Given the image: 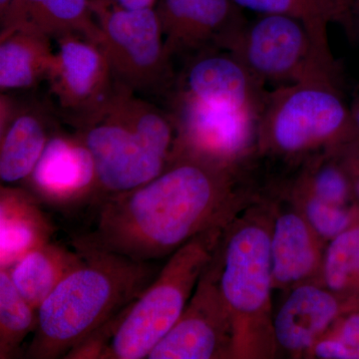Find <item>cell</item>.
Segmentation results:
<instances>
[{
  "mask_svg": "<svg viewBox=\"0 0 359 359\" xmlns=\"http://www.w3.org/2000/svg\"><path fill=\"white\" fill-rule=\"evenodd\" d=\"M306 212L309 226L323 238L332 240L353 226V212L344 205L330 204L316 196L309 201Z\"/></svg>",
  "mask_w": 359,
  "mask_h": 359,
  "instance_id": "obj_26",
  "label": "cell"
},
{
  "mask_svg": "<svg viewBox=\"0 0 359 359\" xmlns=\"http://www.w3.org/2000/svg\"><path fill=\"white\" fill-rule=\"evenodd\" d=\"M222 49L237 56L264 85L311 77L339 80V73L318 61L306 26L292 16L264 14L252 25L245 23Z\"/></svg>",
  "mask_w": 359,
  "mask_h": 359,
  "instance_id": "obj_8",
  "label": "cell"
},
{
  "mask_svg": "<svg viewBox=\"0 0 359 359\" xmlns=\"http://www.w3.org/2000/svg\"><path fill=\"white\" fill-rule=\"evenodd\" d=\"M351 112L353 116L354 126H355L356 132H358L359 136V87L354 92L353 100L351 104Z\"/></svg>",
  "mask_w": 359,
  "mask_h": 359,
  "instance_id": "obj_33",
  "label": "cell"
},
{
  "mask_svg": "<svg viewBox=\"0 0 359 359\" xmlns=\"http://www.w3.org/2000/svg\"><path fill=\"white\" fill-rule=\"evenodd\" d=\"M309 18L308 32L313 41L318 61L328 70L339 72L327 39V25L330 22L341 23L344 18L335 0H302Z\"/></svg>",
  "mask_w": 359,
  "mask_h": 359,
  "instance_id": "obj_24",
  "label": "cell"
},
{
  "mask_svg": "<svg viewBox=\"0 0 359 359\" xmlns=\"http://www.w3.org/2000/svg\"><path fill=\"white\" fill-rule=\"evenodd\" d=\"M73 245L83 261L40 306L27 358H67L136 301L158 275L152 262L77 241Z\"/></svg>",
  "mask_w": 359,
  "mask_h": 359,
  "instance_id": "obj_2",
  "label": "cell"
},
{
  "mask_svg": "<svg viewBox=\"0 0 359 359\" xmlns=\"http://www.w3.org/2000/svg\"><path fill=\"white\" fill-rule=\"evenodd\" d=\"M156 0H115V4L129 11L154 8Z\"/></svg>",
  "mask_w": 359,
  "mask_h": 359,
  "instance_id": "obj_32",
  "label": "cell"
},
{
  "mask_svg": "<svg viewBox=\"0 0 359 359\" xmlns=\"http://www.w3.org/2000/svg\"><path fill=\"white\" fill-rule=\"evenodd\" d=\"M330 290L359 302V224L332 238L323 266Z\"/></svg>",
  "mask_w": 359,
  "mask_h": 359,
  "instance_id": "obj_23",
  "label": "cell"
},
{
  "mask_svg": "<svg viewBox=\"0 0 359 359\" xmlns=\"http://www.w3.org/2000/svg\"><path fill=\"white\" fill-rule=\"evenodd\" d=\"M23 26L51 39L81 34L99 44L98 23L91 0H13L1 18V28Z\"/></svg>",
  "mask_w": 359,
  "mask_h": 359,
  "instance_id": "obj_18",
  "label": "cell"
},
{
  "mask_svg": "<svg viewBox=\"0 0 359 359\" xmlns=\"http://www.w3.org/2000/svg\"><path fill=\"white\" fill-rule=\"evenodd\" d=\"M89 149L95 165L99 201L128 192L155 179L171 160L132 128L115 112L108 100L72 123Z\"/></svg>",
  "mask_w": 359,
  "mask_h": 359,
  "instance_id": "obj_7",
  "label": "cell"
},
{
  "mask_svg": "<svg viewBox=\"0 0 359 359\" xmlns=\"http://www.w3.org/2000/svg\"><path fill=\"white\" fill-rule=\"evenodd\" d=\"M36 325V309L14 287L7 269H0V359L15 358Z\"/></svg>",
  "mask_w": 359,
  "mask_h": 359,
  "instance_id": "obj_22",
  "label": "cell"
},
{
  "mask_svg": "<svg viewBox=\"0 0 359 359\" xmlns=\"http://www.w3.org/2000/svg\"><path fill=\"white\" fill-rule=\"evenodd\" d=\"M238 7L263 14H282L301 20L308 30L309 18L302 0H233Z\"/></svg>",
  "mask_w": 359,
  "mask_h": 359,
  "instance_id": "obj_27",
  "label": "cell"
},
{
  "mask_svg": "<svg viewBox=\"0 0 359 359\" xmlns=\"http://www.w3.org/2000/svg\"><path fill=\"white\" fill-rule=\"evenodd\" d=\"M339 309L334 294L313 285H302L290 294L276 314L273 339L287 351H304L330 327Z\"/></svg>",
  "mask_w": 359,
  "mask_h": 359,
  "instance_id": "obj_17",
  "label": "cell"
},
{
  "mask_svg": "<svg viewBox=\"0 0 359 359\" xmlns=\"http://www.w3.org/2000/svg\"><path fill=\"white\" fill-rule=\"evenodd\" d=\"M344 170H346L353 195L359 201V137L339 146L334 150Z\"/></svg>",
  "mask_w": 359,
  "mask_h": 359,
  "instance_id": "obj_28",
  "label": "cell"
},
{
  "mask_svg": "<svg viewBox=\"0 0 359 359\" xmlns=\"http://www.w3.org/2000/svg\"><path fill=\"white\" fill-rule=\"evenodd\" d=\"M335 1H337V6L339 7L342 18H344V27L346 28L347 32L353 34V13L355 0H335Z\"/></svg>",
  "mask_w": 359,
  "mask_h": 359,
  "instance_id": "obj_31",
  "label": "cell"
},
{
  "mask_svg": "<svg viewBox=\"0 0 359 359\" xmlns=\"http://www.w3.org/2000/svg\"><path fill=\"white\" fill-rule=\"evenodd\" d=\"M273 280L289 285L304 280L313 271L318 257L311 231L294 212L278 219L271 235Z\"/></svg>",
  "mask_w": 359,
  "mask_h": 359,
  "instance_id": "obj_21",
  "label": "cell"
},
{
  "mask_svg": "<svg viewBox=\"0 0 359 359\" xmlns=\"http://www.w3.org/2000/svg\"><path fill=\"white\" fill-rule=\"evenodd\" d=\"M50 37L23 27L1 28L0 89L1 93L26 90L46 80L53 62Z\"/></svg>",
  "mask_w": 359,
  "mask_h": 359,
  "instance_id": "obj_19",
  "label": "cell"
},
{
  "mask_svg": "<svg viewBox=\"0 0 359 359\" xmlns=\"http://www.w3.org/2000/svg\"><path fill=\"white\" fill-rule=\"evenodd\" d=\"M337 339L353 351V359H355V351L359 347V311H351L344 318Z\"/></svg>",
  "mask_w": 359,
  "mask_h": 359,
  "instance_id": "obj_29",
  "label": "cell"
},
{
  "mask_svg": "<svg viewBox=\"0 0 359 359\" xmlns=\"http://www.w3.org/2000/svg\"><path fill=\"white\" fill-rule=\"evenodd\" d=\"M57 49L46 81L69 124L95 112L114 91L116 81L100 45L81 34L55 39Z\"/></svg>",
  "mask_w": 359,
  "mask_h": 359,
  "instance_id": "obj_11",
  "label": "cell"
},
{
  "mask_svg": "<svg viewBox=\"0 0 359 359\" xmlns=\"http://www.w3.org/2000/svg\"><path fill=\"white\" fill-rule=\"evenodd\" d=\"M226 226H212L182 245L140 297L71 358H147L183 313Z\"/></svg>",
  "mask_w": 359,
  "mask_h": 359,
  "instance_id": "obj_3",
  "label": "cell"
},
{
  "mask_svg": "<svg viewBox=\"0 0 359 359\" xmlns=\"http://www.w3.org/2000/svg\"><path fill=\"white\" fill-rule=\"evenodd\" d=\"M27 190L58 209L97 202L95 165L79 135L53 132L43 154L25 181Z\"/></svg>",
  "mask_w": 359,
  "mask_h": 359,
  "instance_id": "obj_13",
  "label": "cell"
},
{
  "mask_svg": "<svg viewBox=\"0 0 359 359\" xmlns=\"http://www.w3.org/2000/svg\"><path fill=\"white\" fill-rule=\"evenodd\" d=\"M233 0H159V18L169 57L222 48L245 21Z\"/></svg>",
  "mask_w": 359,
  "mask_h": 359,
  "instance_id": "obj_14",
  "label": "cell"
},
{
  "mask_svg": "<svg viewBox=\"0 0 359 359\" xmlns=\"http://www.w3.org/2000/svg\"><path fill=\"white\" fill-rule=\"evenodd\" d=\"M339 82L311 77L269 91L257 120L259 144L283 154H299L358 138Z\"/></svg>",
  "mask_w": 359,
  "mask_h": 359,
  "instance_id": "obj_4",
  "label": "cell"
},
{
  "mask_svg": "<svg viewBox=\"0 0 359 359\" xmlns=\"http://www.w3.org/2000/svg\"><path fill=\"white\" fill-rule=\"evenodd\" d=\"M233 346L230 311L209 263L178 321L147 358H226L235 355Z\"/></svg>",
  "mask_w": 359,
  "mask_h": 359,
  "instance_id": "obj_10",
  "label": "cell"
},
{
  "mask_svg": "<svg viewBox=\"0 0 359 359\" xmlns=\"http://www.w3.org/2000/svg\"><path fill=\"white\" fill-rule=\"evenodd\" d=\"M27 189H0V269H9L29 250L50 242L53 226Z\"/></svg>",
  "mask_w": 359,
  "mask_h": 359,
  "instance_id": "obj_16",
  "label": "cell"
},
{
  "mask_svg": "<svg viewBox=\"0 0 359 359\" xmlns=\"http://www.w3.org/2000/svg\"><path fill=\"white\" fill-rule=\"evenodd\" d=\"M0 122V179L4 184L25 182L56 128L41 105L15 102L6 94Z\"/></svg>",
  "mask_w": 359,
  "mask_h": 359,
  "instance_id": "obj_15",
  "label": "cell"
},
{
  "mask_svg": "<svg viewBox=\"0 0 359 359\" xmlns=\"http://www.w3.org/2000/svg\"><path fill=\"white\" fill-rule=\"evenodd\" d=\"M13 0H0V18H4L8 11Z\"/></svg>",
  "mask_w": 359,
  "mask_h": 359,
  "instance_id": "obj_35",
  "label": "cell"
},
{
  "mask_svg": "<svg viewBox=\"0 0 359 359\" xmlns=\"http://www.w3.org/2000/svg\"><path fill=\"white\" fill-rule=\"evenodd\" d=\"M190 58L176 93L259 118L269 91L237 56L224 49L210 48Z\"/></svg>",
  "mask_w": 359,
  "mask_h": 359,
  "instance_id": "obj_12",
  "label": "cell"
},
{
  "mask_svg": "<svg viewBox=\"0 0 359 359\" xmlns=\"http://www.w3.org/2000/svg\"><path fill=\"white\" fill-rule=\"evenodd\" d=\"M82 261L79 250L49 242L29 250L6 269L16 290L39 311L42 302Z\"/></svg>",
  "mask_w": 359,
  "mask_h": 359,
  "instance_id": "obj_20",
  "label": "cell"
},
{
  "mask_svg": "<svg viewBox=\"0 0 359 359\" xmlns=\"http://www.w3.org/2000/svg\"><path fill=\"white\" fill-rule=\"evenodd\" d=\"M353 34L359 36V0H355L353 13Z\"/></svg>",
  "mask_w": 359,
  "mask_h": 359,
  "instance_id": "obj_34",
  "label": "cell"
},
{
  "mask_svg": "<svg viewBox=\"0 0 359 359\" xmlns=\"http://www.w3.org/2000/svg\"><path fill=\"white\" fill-rule=\"evenodd\" d=\"M210 268L230 311L235 356L254 355L255 339L263 334L271 301V233L252 222L224 231Z\"/></svg>",
  "mask_w": 359,
  "mask_h": 359,
  "instance_id": "obj_5",
  "label": "cell"
},
{
  "mask_svg": "<svg viewBox=\"0 0 359 359\" xmlns=\"http://www.w3.org/2000/svg\"><path fill=\"white\" fill-rule=\"evenodd\" d=\"M172 108L178 134L176 157L190 156L233 170L257 139V116L180 93L172 97Z\"/></svg>",
  "mask_w": 359,
  "mask_h": 359,
  "instance_id": "obj_9",
  "label": "cell"
},
{
  "mask_svg": "<svg viewBox=\"0 0 359 359\" xmlns=\"http://www.w3.org/2000/svg\"><path fill=\"white\" fill-rule=\"evenodd\" d=\"M334 159L325 161L314 168L311 185L313 194L318 199L337 205H344L353 195L351 181L346 170L335 155Z\"/></svg>",
  "mask_w": 359,
  "mask_h": 359,
  "instance_id": "obj_25",
  "label": "cell"
},
{
  "mask_svg": "<svg viewBox=\"0 0 359 359\" xmlns=\"http://www.w3.org/2000/svg\"><path fill=\"white\" fill-rule=\"evenodd\" d=\"M233 173L180 155L148 183L99 201L94 228L75 241L138 262L173 255L208 229L228 224Z\"/></svg>",
  "mask_w": 359,
  "mask_h": 359,
  "instance_id": "obj_1",
  "label": "cell"
},
{
  "mask_svg": "<svg viewBox=\"0 0 359 359\" xmlns=\"http://www.w3.org/2000/svg\"><path fill=\"white\" fill-rule=\"evenodd\" d=\"M316 358L323 359H353V351L339 339L318 342L314 347Z\"/></svg>",
  "mask_w": 359,
  "mask_h": 359,
  "instance_id": "obj_30",
  "label": "cell"
},
{
  "mask_svg": "<svg viewBox=\"0 0 359 359\" xmlns=\"http://www.w3.org/2000/svg\"><path fill=\"white\" fill-rule=\"evenodd\" d=\"M91 8L115 81L143 93L167 89L172 63L156 9L129 11L108 0H91Z\"/></svg>",
  "mask_w": 359,
  "mask_h": 359,
  "instance_id": "obj_6",
  "label": "cell"
}]
</instances>
